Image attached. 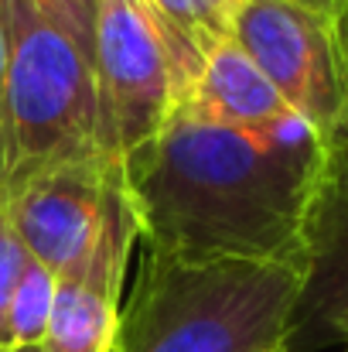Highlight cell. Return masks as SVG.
<instances>
[{
    "label": "cell",
    "mask_w": 348,
    "mask_h": 352,
    "mask_svg": "<svg viewBox=\"0 0 348 352\" xmlns=\"http://www.w3.org/2000/svg\"><path fill=\"white\" fill-rule=\"evenodd\" d=\"M321 171L325 140L297 113L270 126H229L174 110L119 157L143 250L195 263L304 270Z\"/></svg>",
    "instance_id": "cell-1"
},
{
    "label": "cell",
    "mask_w": 348,
    "mask_h": 352,
    "mask_svg": "<svg viewBox=\"0 0 348 352\" xmlns=\"http://www.w3.org/2000/svg\"><path fill=\"white\" fill-rule=\"evenodd\" d=\"M304 270L287 263H195L143 250L113 352H277L290 342Z\"/></svg>",
    "instance_id": "cell-2"
},
{
    "label": "cell",
    "mask_w": 348,
    "mask_h": 352,
    "mask_svg": "<svg viewBox=\"0 0 348 352\" xmlns=\"http://www.w3.org/2000/svg\"><path fill=\"white\" fill-rule=\"evenodd\" d=\"M0 24L7 38V154L0 195L48 168L113 157L103 147L89 52L31 0H0Z\"/></svg>",
    "instance_id": "cell-3"
},
{
    "label": "cell",
    "mask_w": 348,
    "mask_h": 352,
    "mask_svg": "<svg viewBox=\"0 0 348 352\" xmlns=\"http://www.w3.org/2000/svg\"><path fill=\"white\" fill-rule=\"evenodd\" d=\"M106 154L123 157L164 126L202 72V58L150 0H100L93 52Z\"/></svg>",
    "instance_id": "cell-4"
},
{
    "label": "cell",
    "mask_w": 348,
    "mask_h": 352,
    "mask_svg": "<svg viewBox=\"0 0 348 352\" xmlns=\"http://www.w3.org/2000/svg\"><path fill=\"white\" fill-rule=\"evenodd\" d=\"M328 144L348 133V28L283 0H242L232 34Z\"/></svg>",
    "instance_id": "cell-5"
},
{
    "label": "cell",
    "mask_w": 348,
    "mask_h": 352,
    "mask_svg": "<svg viewBox=\"0 0 348 352\" xmlns=\"http://www.w3.org/2000/svg\"><path fill=\"white\" fill-rule=\"evenodd\" d=\"M116 188L119 161L89 157L27 178L0 195V206L27 253L58 277L93 250Z\"/></svg>",
    "instance_id": "cell-6"
},
{
    "label": "cell",
    "mask_w": 348,
    "mask_h": 352,
    "mask_svg": "<svg viewBox=\"0 0 348 352\" xmlns=\"http://www.w3.org/2000/svg\"><path fill=\"white\" fill-rule=\"evenodd\" d=\"M137 219L123 195V178L106 209L93 250L55 277V305L45 332V352H113L119 329V291L137 246Z\"/></svg>",
    "instance_id": "cell-7"
},
{
    "label": "cell",
    "mask_w": 348,
    "mask_h": 352,
    "mask_svg": "<svg viewBox=\"0 0 348 352\" xmlns=\"http://www.w3.org/2000/svg\"><path fill=\"white\" fill-rule=\"evenodd\" d=\"M348 346V133L325 144V171L308 226L304 284L294 308L290 349Z\"/></svg>",
    "instance_id": "cell-8"
},
{
    "label": "cell",
    "mask_w": 348,
    "mask_h": 352,
    "mask_svg": "<svg viewBox=\"0 0 348 352\" xmlns=\"http://www.w3.org/2000/svg\"><path fill=\"white\" fill-rule=\"evenodd\" d=\"M178 110L229 126H270L294 113L235 38L205 55L202 72L195 76Z\"/></svg>",
    "instance_id": "cell-9"
},
{
    "label": "cell",
    "mask_w": 348,
    "mask_h": 352,
    "mask_svg": "<svg viewBox=\"0 0 348 352\" xmlns=\"http://www.w3.org/2000/svg\"><path fill=\"white\" fill-rule=\"evenodd\" d=\"M161 21L205 62L212 48L235 34V14L242 0H150Z\"/></svg>",
    "instance_id": "cell-10"
},
{
    "label": "cell",
    "mask_w": 348,
    "mask_h": 352,
    "mask_svg": "<svg viewBox=\"0 0 348 352\" xmlns=\"http://www.w3.org/2000/svg\"><path fill=\"white\" fill-rule=\"evenodd\" d=\"M51 305H55V274L31 256L21 280H17L14 301H10V339H14V346H41L45 342Z\"/></svg>",
    "instance_id": "cell-11"
},
{
    "label": "cell",
    "mask_w": 348,
    "mask_h": 352,
    "mask_svg": "<svg viewBox=\"0 0 348 352\" xmlns=\"http://www.w3.org/2000/svg\"><path fill=\"white\" fill-rule=\"evenodd\" d=\"M31 253L27 246L21 243V236L14 233L3 206H0V349H14V339H10V301H14V291H17V280L27 267Z\"/></svg>",
    "instance_id": "cell-12"
},
{
    "label": "cell",
    "mask_w": 348,
    "mask_h": 352,
    "mask_svg": "<svg viewBox=\"0 0 348 352\" xmlns=\"http://www.w3.org/2000/svg\"><path fill=\"white\" fill-rule=\"evenodd\" d=\"M45 17H51L55 24H62L93 58L96 52V14H100V0H31Z\"/></svg>",
    "instance_id": "cell-13"
},
{
    "label": "cell",
    "mask_w": 348,
    "mask_h": 352,
    "mask_svg": "<svg viewBox=\"0 0 348 352\" xmlns=\"http://www.w3.org/2000/svg\"><path fill=\"white\" fill-rule=\"evenodd\" d=\"M3 154H7V38L0 24V188H3Z\"/></svg>",
    "instance_id": "cell-14"
},
{
    "label": "cell",
    "mask_w": 348,
    "mask_h": 352,
    "mask_svg": "<svg viewBox=\"0 0 348 352\" xmlns=\"http://www.w3.org/2000/svg\"><path fill=\"white\" fill-rule=\"evenodd\" d=\"M283 3H294L301 10H311L318 17H328V21L348 28V0H283Z\"/></svg>",
    "instance_id": "cell-15"
},
{
    "label": "cell",
    "mask_w": 348,
    "mask_h": 352,
    "mask_svg": "<svg viewBox=\"0 0 348 352\" xmlns=\"http://www.w3.org/2000/svg\"><path fill=\"white\" fill-rule=\"evenodd\" d=\"M0 352H45L41 346H14V349H0Z\"/></svg>",
    "instance_id": "cell-16"
},
{
    "label": "cell",
    "mask_w": 348,
    "mask_h": 352,
    "mask_svg": "<svg viewBox=\"0 0 348 352\" xmlns=\"http://www.w3.org/2000/svg\"><path fill=\"white\" fill-rule=\"evenodd\" d=\"M277 352H297V349H290V346H280V349H277Z\"/></svg>",
    "instance_id": "cell-17"
},
{
    "label": "cell",
    "mask_w": 348,
    "mask_h": 352,
    "mask_svg": "<svg viewBox=\"0 0 348 352\" xmlns=\"http://www.w3.org/2000/svg\"><path fill=\"white\" fill-rule=\"evenodd\" d=\"M345 352H348V349H345Z\"/></svg>",
    "instance_id": "cell-18"
}]
</instances>
